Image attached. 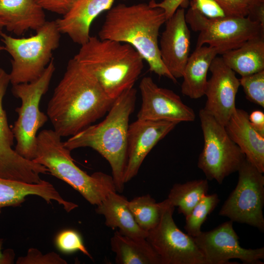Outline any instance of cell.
<instances>
[{"instance_id":"obj_1","label":"cell","mask_w":264,"mask_h":264,"mask_svg":"<svg viewBox=\"0 0 264 264\" xmlns=\"http://www.w3.org/2000/svg\"><path fill=\"white\" fill-rule=\"evenodd\" d=\"M114 101L73 58L48 102L47 115L59 135L71 136L104 116Z\"/></svg>"},{"instance_id":"obj_2","label":"cell","mask_w":264,"mask_h":264,"mask_svg":"<svg viewBox=\"0 0 264 264\" xmlns=\"http://www.w3.org/2000/svg\"><path fill=\"white\" fill-rule=\"evenodd\" d=\"M166 20L163 10L149 3H120L108 11L98 37L131 45L147 62L151 71L176 83V79L163 64L159 53V32Z\"/></svg>"},{"instance_id":"obj_3","label":"cell","mask_w":264,"mask_h":264,"mask_svg":"<svg viewBox=\"0 0 264 264\" xmlns=\"http://www.w3.org/2000/svg\"><path fill=\"white\" fill-rule=\"evenodd\" d=\"M136 89L124 91L113 102L105 118L70 136L64 145L70 151L89 147L109 163L116 192L124 188V176L127 160L129 122L136 100Z\"/></svg>"},{"instance_id":"obj_4","label":"cell","mask_w":264,"mask_h":264,"mask_svg":"<svg viewBox=\"0 0 264 264\" xmlns=\"http://www.w3.org/2000/svg\"><path fill=\"white\" fill-rule=\"evenodd\" d=\"M73 58L113 100L133 87L144 67L143 58L131 45L95 36L81 45Z\"/></svg>"},{"instance_id":"obj_5","label":"cell","mask_w":264,"mask_h":264,"mask_svg":"<svg viewBox=\"0 0 264 264\" xmlns=\"http://www.w3.org/2000/svg\"><path fill=\"white\" fill-rule=\"evenodd\" d=\"M70 152L53 130H43L37 135L36 154L32 161L70 185L91 204L97 206L110 193L116 192L112 176L101 172L87 174L74 163Z\"/></svg>"},{"instance_id":"obj_6","label":"cell","mask_w":264,"mask_h":264,"mask_svg":"<svg viewBox=\"0 0 264 264\" xmlns=\"http://www.w3.org/2000/svg\"><path fill=\"white\" fill-rule=\"evenodd\" d=\"M36 33L25 38H15L0 30L4 50L11 56L10 83H28L38 78L53 59L60 44L61 32L56 21H47Z\"/></svg>"},{"instance_id":"obj_7","label":"cell","mask_w":264,"mask_h":264,"mask_svg":"<svg viewBox=\"0 0 264 264\" xmlns=\"http://www.w3.org/2000/svg\"><path fill=\"white\" fill-rule=\"evenodd\" d=\"M55 68L53 58L37 79L12 85L13 94L21 101V105L15 109L18 118L12 128L16 142L14 150L28 160L35 158L38 131L48 120L47 114L40 110L39 105L48 89Z\"/></svg>"},{"instance_id":"obj_8","label":"cell","mask_w":264,"mask_h":264,"mask_svg":"<svg viewBox=\"0 0 264 264\" xmlns=\"http://www.w3.org/2000/svg\"><path fill=\"white\" fill-rule=\"evenodd\" d=\"M198 116L204 143L198 166L207 180H215L220 184L225 177L238 172L245 157L224 126L203 109Z\"/></svg>"},{"instance_id":"obj_9","label":"cell","mask_w":264,"mask_h":264,"mask_svg":"<svg viewBox=\"0 0 264 264\" xmlns=\"http://www.w3.org/2000/svg\"><path fill=\"white\" fill-rule=\"evenodd\" d=\"M185 17L192 30L199 32L196 47L207 44L221 55L250 39L264 36V27L247 17L209 19L191 7Z\"/></svg>"},{"instance_id":"obj_10","label":"cell","mask_w":264,"mask_h":264,"mask_svg":"<svg viewBox=\"0 0 264 264\" xmlns=\"http://www.w3.org/2000/svg\"><path fill=\"white\" fill-rule=\"evenodd\" d=\"M238 172L237 185L219 214L264 231V176L246 158Z\"/></svg>"},{"instance_id":"obj_11","label":"cell","mask_w":264,"mask_h":264,"mask_svg":"<svg viewBox=\"0 0 264 264\" xmlns=\"http://www.w3.org/2000/svg\"><path fill=\"white\" fill-rule=\"evenodd\" d=\"M159 222L147 232L146 240L159 256L161 264H205L193 237L180 230L174 221L175 207L166 199Z\"/></svg>"},{"instance_id":"obj_12","label":"cell","mask_w":264,"mask_h":264,"mask_svg":"<svg viewBox=\"0 0 264 264\" xmlns=\"http://www.w3.org/2000/svg\"><path fill=\"white\" fill-rule=\"evenodd\" d=\"M233 221H225L215 228L201 231L193 237L205 264H231L229 260H240L246 264H262L264 247L246 249L241 246Z\"/></svg>"},{"instance_id":"obj_13","label":"cell","mask_w":264,"mask_h":264,"mask_svg":"<svg viewBox=\"0 0 264 264\" xmlns=\"http://www.w3.org/2000/svg\"><path fill=\"white\" fill-rule=\"evenodd\" d=\"M9 75L0 67V177L30 184L42 181L41 174L48 169L42 165L20 155L12 147L14 135L9 125L3 100L8 85Z\"/></svg>"},{"instance_id":"obj_14","label":"cell","mask_w":264,"mask_h":264,"mask_svg":"<svg viewBox=\"0 0 264 264\" xmlns=\"http://www.w3.org/2000/svg\"><path fill=\"white\" fill-rule=\"evenodd\" d=\"M139 87L142 104L137 119L177 124L195 120L194 110L185 104L178 94L171 89L158 87L150 77H143Z\"/></svg>"},{"instance_id":"obj_15","label":"cell","mask_w":264,"mask_h":264,"mask_svg":"<svg viewBox=\"0 0 264 264\" xmlns=\"http://www.w3.org/2000/svg\"><path fill=\"white\" fill-rule=\"evenodd\" d=\"M204 95L206 101L203 109L220 124L225 126L236 109L235 102L240 83L235 72L216 56L212 61Z\"/></svg>"},{"instance_id":"obj_16","label":"cell","mask_w":264,"mask_h":264,"mask_svg":"<svg viewBox=\"0 0 264 264\" xmlns=\"http://www.w3.org/2000/svg\"><path fill=\"white\" fill-rule=\"evenodd\" d=\"M178 124L166 121L137 119L129 124L125 183L135 176L146 156Z\"/></svg>"},{"instance_id":"obj_17","label":"cell","mask_w":264,"mask_h":264,"mask_svg":"<svg viewBox=\"0 0 264 264\" xmlns=\"http://www.w3.org/2000/svg\"><path fill=\"white\" fill-rule=\"evenodd\" d=\"M185 15V9L179 8L166 20L158 43L162 62L176 79L182 77L189 57L191 34Z\"/></svg>"},{"instance_id":"obj_18","label":"cell","mask_w":264,"mask_h":264,"mask_svg":"<svg viewBox=\"0 0 264 264\" xmlns=\"http://www.w3.org/2000/svg\"><path fill=\"white\" fill-rule=\"evenodd\" d=\"M114 0H79L66 14L55 20L61 33L80 45L85 44L93 21L111 8Z\"/></svg>"},{"instance_id":"obj_19","label":"cell","mask_w":264,"mask_h":264,"mask_svg":"<svg viewBox=\"0 0 264 264\" xmlns=\"http://www.w3.org/2000/svg\"><path fill=\"white\" fill-rule=\"evenodd\" d=\"M248 113L236 108L225 125L231 139L239 147L245 158L260 172H264V134L251 124Z\"/></svg>"},{"instance_id":"obj_20","label":"cell","mask_w":264,"mask_h":264,"mask_svg":"<svg viewBox=\"0 0 264 264\" xmlns=\"http://www.w3.org/2000/svg\"><path fill=\"white\" fill-rule=\"evenodd\" d=\"M29 195L39 196L47 203L55 200L67 212L76 207L75 203L64 199L48 181L42 180L39 183L30 184L0 177V213L4 207L21 206Z\"/></svg>"},{"instance_id":"obj_21","label":"cell","mask_w":264,"mask_h":264,"mask_svg":"<svg viewBox=\"0 0 264 264\" xmlns=\"http://www.w3.org/2000/svg\"><path fill=\"white\" fill-rule=\"evenodd\" d=\"M0 19L6 30L21 36L36 31L46 22L44 9L36 0H0Z\"/></svg>"},{"instance_id":"obj_22","label":"cell","mask_w":264,"mask_h":264,"mask_svg":"<svg viewBox=\"0 0 264 264\" xmlns=\"http://www.w3.org/2000/svg\"><path fill=\"white\" fill-rule=\"evenodd\" d=\"M219 54L216 48L206 45L196 47L185 66L181 90L182 93L196 99L204 95L207 75L213 59Z\"/></svg>"},{"instance_id":"obj_23","label":"cell","mask_w":264,"mask_h":264,"mask_svg":"<svg viewBox=\"0 0 264 264\" xmlns=\"http://www.w3.org/2000/svg\"><path fill=\"white\" fill-rule=\"evenodd\" d=\"M128 200L124 196L111 192L95 209L96 213L104 216L106 226L118 228L122 234L146 239L147 232L137 224L128 206Z\"/></svg>"},{"instance_id":"obj_24","label":"cell","mask_w":264,"mask_h":264,"mask_svg":"<svg viewBox=\"0 0 264 264\" xmlns=\"http://www.w3.org/2000/svg\"><path fill=\"white\" fill-rule=\"evenodd\" d=\"M118 264H161L159 256L145 238L128 236L119 231L110 239Z\"/></svg>"},{"instance_id":"obj_25","label":"cell","mask_w":264,"mask_h":264,"mask_svg":"<svg viewBox=\"0 0 264 264\" xmlns=\"http://www.w3.org/2000/svg\"><path fill=\"white\" fill-rule=\"evenodd\" d=\"M224 63L241 76L264 70V36L250 39L221 54Z\"/></svg>"},{"instance_id":"obj_26","label":"cell","mask_w":264,"mask_h":264,"mask_svg":"<svg viewBox=\"0 0 264 264\" xmlns=\"http://www.w3.org/2000/svg\"><path fill=\"white\" fill-rule=\"evenodd\" d=\"M207 179H195L175 184L166 199L171 205L178 207V213L188 215L196 205L207 194Z\"/></svg>"},{"instance_id":"obj_27","label":"cell","mask_w":264,"mask_h":264,"mask_svg":"<svg viewBox=\"0 0 264 264\" xmlns=\"http://www.w3.org/2000/svg\"><path fill=\"white\" fill-rule=\"evenodd\" d=\"M128 206L138 226L148 232L159 222L163 208L150 195L136 197L128 201Z\"/></svg>"},{"instance_id":"obj_28","label":"cell","mask_w":264,"mask_h":264,"mask_svg":"<svg viewBox=\"0 0 264 264\" xmlns=\"http://www.w3.org/2000/svg\"><path fill=\"white\" fill-rule=\"evenodd\" d=\"M220 199L217 194L205 195L185 217L184 228L187 234L194 237L202 231L201 227L207 217L216 207Z\"/></svg>"},{"instance_id":"obj_29","label":"cell","mask_w":264,"mask_h":264,"mask_svg":"<svg viewBox=\"0 0 264 264\" xmlns=\"http://www.w3.org/2000/svg\"><path fill=\"white\" fill-rule=\"evenodd\" d=\"M246 98L249 101L264 108V70L239 79Z\"/></svg>"},{"instance_id":"obj_30","label":"cell","mask_w":264,"mask_h":264,"mask_svg":"<svg viewBox=\"0 0 264 264\" xmlns=\"http://www.w3.org/2000/svg\"><path fill=\"white\" fill-rule=\"evenodd\" d=\"M55 244L56 248L63 253L70 254L79 251L91 258L81 235L74 230L68 229L60 231L55 237Z\"/></svg>"},{"instance_id":"obj_31","label":"cell","mask_w":264,"mask_h":264,"mask_svg":"<svg viewBox=\"0 0 264 264\" xmlns=\"http://www.w3.org/2000/svg\"><path fill=\"white\" fill-rule=\"evenodd\" d=\"M18 264H66V262L55 252L43 255L39 250L30 248L25 257H19Z\"/></svg>"},{"instance_id":"obj_32","label":"cell","mask_w":264,"mask_h":264,"mask_svg":"<svg viewBox=\"0 0 264 264\" xmlns=\"http://www.w3.org/2000/svg\"><path fill=\"white\" fill-rule=\"evenodd\" d=\"M222 8L226 16L246 17L253 0H215Z\"/></svg>"},{"instance_id":"obj_33","label":"cell","mask_w":264,"mask_h":264,"mask_svg":"<svg viewBox=\"0 0 264 264\" xmlns=\"http://www.w3.org/2000/svg\"><path fill=\"white\" fill-rule=\"evenodd\" d=\"M189 5L200 14L209 19L222 18L226 15L215 0H192Z\"/></svg>"},{"instance_id":"obj_34","label":"cell","mask_w":264,"mask_h":264,"mask_svg":"<svg viewBox=\"0 0 264 264\" xmlns=\"http://www.w3.org/2000/svg\"><path fill=\"white\" fill-rule=\"evenodd\" d=\"M79 0H36L44 9L62 16L66 14Z\"/></svg>"},{"instance_id":"obj_35","label":"cell","mask_w":264,"mask_h":264,"mask_svg":"<svg viewBox=\"0 0 264 264\" xmlns=\"http://www.w3.org/2000/svg\"><path fill=\"white\" fill-rule=\"evenodd\" d=\"M150 4L163 10L166 19L170 18L179 8H186L189 5V0H163L160 2L150 1Z\"/></svg>"},{"instance_id":"obj_36","label":"cell","mask_w":264,"mask_h":264,"mask_svg":"<svg viewBox=\"0 0 264 264\" xmlns=\"http://www.w3.org/2000/svg\"><path fill=\"white\" fill-rule=\"evenodd\" d=\"M247 17L264 27V0H253Z\"/></svg>"},{"instance_id":"obj_37","label":"cell","mask_w":264,"mask_h":264,"mask_svg":"<svg viewBox=\"0 0 264 264\" xmlns=\"http://www.w3.org/2000/svg\"><path fill=\"white\" fill-rule=\"evenodd\" d=\"M252 126L258 132L264 134V113L260 110L253 111L248 115Z\"/></svg>"},{"instance_id":"obj_38","label":"cell","mask_w":264,"mask_h":264,"mask_svg":"<svg viewBox=\"0 0 264 264\" xmlns=\"http://www.w3.org/2000/svg\"><path fill=\"white\" fill-rule=\"evenodd\" d=\"M3 239H0V264H11L14 262L15 253L11 249L5 250L2 252Z\"/></svg>"},{"instance_id":"obj_39","label":"cell","mask_w":264,"mask_h":264,"mask_svg":"<svg viewBox=\"0 0 264 264\" xmlns=\"http://www.w3.org/2000/svg\"><path fill=\"white\" fill-rule=\"evenodd\" d=\"M6 25L5 23L0 19V30H1Z\"/></svg>"},{"instance_id":"obj_40","label":"cell","mask_w":264,"mask_h":264,"mask_svg":"<svg viewBox=\"0 0 264 264\" xmlns=\"http://www.w3.org/2000/svg\"><path fill=\"white\" fill-rule=\"evenodd\" d=\"M3 50H4V46L0 43V53Z\"/></svg>"},{"instance_id":"obj_41","label":"cell","mask_w":264,"mask_h":264,"mask_svg":"<svg viewBox=\"0 0 264 264\" xmlns=\"http://www.w3.org/2000/svg\"><path fill=\"white\" fill-rule=\"evenodd\" d=\"M148 0L150 1H155V0Z\"/></svg>"}]
</instances>
